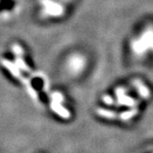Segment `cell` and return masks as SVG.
I'll use <instances>...</instances> for the list:
<instances>
[{
	"mask_svg": "<svg viewBox=\"0 0 153 153\" xmlns=\"http://www.w3.org/2000/svg\"><path fill=\"white\" fill-rule=\"evenodd\" d=\"M148 48L153 49V29L149 28L141 38L134 41L133 44V49L137 54H142L146 52Z\"/></svg>",
	"mask_w": 153,
	"mask_h": 153,
	"instance_id": "cell-1",
	"label": "cell"
},
{
	"mask_svg": "<svg viewBox=\"0 0 153 153\" xmlns=\"http://www.w3.org/2000/svg\"><path fill=\"white\" fill-rule=\"evenodd\" d=\"M83 64H84V61H83L82 58L79 57V56L73 57L71 61V68H72L75 71H80L82 68V66H83Z\"/></svg>",
	"mask_w": 153,
	"mask_h": 153,
	"instance_id": "cell-2",
	"label": "cell"
}]
</instances>
